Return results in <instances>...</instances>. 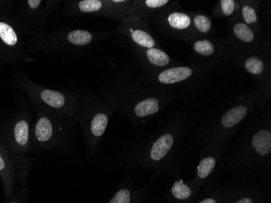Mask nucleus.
Segmentation results:
<instances>
[{
  "label": "nucleus",
  "instance_id": "1",
  "mask_svg": "<svg viewBox=\"0 0 271 203\" xmlns=\"http://www.w3.org/2000/svg\"><path fill=\"white\" fill-rule=\"evenodd\" d=\"M64 115L46 110L41 113L33 130V137L38 146L45 149L58 147L65 140V126Z\"/></svg>",
  "mask_w": 271,
  "mask_h": 203
},
{
  "label": "nucleus",
  "instance_id": "2",
  "mask_svg": "<svg viewBox=\"0 0 271 203\" xmlns=\"http://www.w3.org/2000/svg\"><path fill=\"white\" fill-rule=\"evenodd\" d=\"M41 101L46 107L51 109L58 115L72 117L75 114L74 107L72 106V101L68 100L63 93L54 90L44 89L39 94Z\"/></svg>",
  "mask_w": 271,
  "mask_h": 203
},
{
  "label": "nucleus",
  "instance_id": "3",
  "mask_svg": "<svg viewBox=\"0 0 271 203\" xmlns=\"http://www.w3.org/2000/svg\"><path fill=\"white\" fill-rule=\"evenodd\" d=\"M12 142L19 151H26L31 141V125L28 120L20 119L12 129Z\"/></svg>",
  "mask_w": 271,
  "mask_h": 203
},
{
  "label": "nucleus",
  "instance_id": "4",
  "mask_svg": "<svg viewBox=\"0 0 271 203\" xmlns=\"http://www.w3.org/2000/svg\"><path fill=\"white\" fill-rule=\"evenodd\" d=\"M192 74L193 70L188 67H178L163 71L159 75L158 80L163 84H174L185 81Z\"/></svg>",
  "mask_w": 271,
  "mask_h": 203
},
{
  "label": "nucleus",
  "instance_id": "5",
  "mask_svg": "<svg viewBox=\"0 0 271 203\" xmlns=\"http://www.w3.org/2000/svg\"><path fill=\"white\" fill-rule=\"evenodd\" d=\"M5 152L0 151V176L2 177L4 183V193L6 199H9L13 195L14 189V178L13 171L11 170L10 165L8 164V159L4 157Z\"/></svg>",
  "mask_w": 271,
  "mask_h": 203
},
{
  "label": "nucleus",
  "instance_id": "6",
  "mask_svg": "<svg viewBox=\"0 0 271 203\" xmlns=\"http://www.w3.org/2000/svg\"><path fill=\"white\" fill-rule=\"evenodd\" d=\"M174 143L171 134H164L157 140L151 148L150 158L154 161H159L167 155Z\"/></svg>",
  "mask_w": 271,
  "mask_h": 203
},
{
  "label": "nucleus",
  "instance_id": "7",
  "mask_svg": "<svg viewBox=\"0 0 271 203\" xmlns=\"http://www.w3.org/2000/svg\"><path fill=\"white\" fill-rule=\"evenodd\" d=\"M253 148L261 156H265L271 150V133L267 130H261L253 136Z\"/></svg>",
  "mask_w": 271,
  "mask_h": 203
},
{
  "label": "nucleus",
  "instance_id": "8",
  "mask_svg": "<svg viewBox=\"0 0 271 203\" xmlns=\"http://www.w3.org/2000/svg\"><path fill=\"white\" fill-rule=\"evenodd\" d=\"M159 111V100L155 98H149L139 102L134 107L135 115L139 118L154 115Z\"/></svg>",
  "mask_w": 271,
  "mask_h": 203
},
{
  "label": "nucleus",
  "instance_id": "9",
  "mask_svg": "<svg viewBox=\"0 0 271 203\" xmlns=\"http://www.w3.org/2000/svg\"><path fill=\"white\" fill-rule=\"evenodd\" d=\"M247 107L237 106L225 113L222 118V125L226 128H231L239 124L247 115Z\"/></svg>",
  "mask_w": 271,
  "mask_h": 203
},
{
  "label": "nucleus",
  "instance_id": "10",
  "mask_svg": "<svg viewBox=\"0 0 271 203\" xmlns=\"http://www.w3.org/2000/svg\"><path fill=\"white\" fill-rule=\"evenodd\" d=\"M108 121V117L105 113H97L91 120V126H89L93 137H97V138L102 137L107 129Z\"/></svg>",
  "mask_w": 271,
  "mask_h": 203
},
{
  "label": "nucleus",
  "instance_id": "11",
  "mask_svg": "<svg viewBox=\"0 0 271 203\" xmlns=\"http://www.w3.org/2000/svg\"><path fill=\"white\" fill-rule=\"evenodd\" d=\"M93 37L91 33L84 30H75L67 35V40L74 46H86L92 42Z\"/></svg>",
  "mask_w": 271,
  "mask_h": 203
},
{
  "label": "nucleus",
  "instance_id": "12",
  "mask_svg": "<svg viewBox=\"0 0 271 203\" xmlns=\"http://www.w3.org/2000/svg\"><path fill=\"white\" fill-rule=\"evenodd\" d=\"M168 23L175 30H185L189 28L191 24V19L189 15L182 12H175L169 15Z\"/></svg>",
  "mask_w": 271,
  "mask_h": 203
},
{
  "label": "nucleus",
  "instance_id": "13",
  "mask_svg": "<svg viewBox=\"0 0 271 203\" xmlns=\"http://www.w3.org/2000/svg\"><path fill=\"white\" fill-rule=\"evenodd\" d=\"M131 38L135 43L145 48H154L155 40L149 34L141 30H134L131 31Z\"/></svg>",
  "mask_w": 271,
  "mask_h": 203
},
{
  "label": "nucleus",
  "instance_id": "14",
  "mask_svg": "<svg viewBox=\"0 0 271 203\" xmlns=\"http://www.w3.org/2000/svg\"><path fill=\"white\" fill-rule=\"evenodd\" d=\"M146 57L148 61L155 66H166L170 62L168 54H166L164 51L159 50V49H148L146 51Z\"/></svg>",
  "mask_w": 271,
  "mask_h": 203
},
{
  "label": "nucleus",
  "instance_id": "15",
  "mask_svg": "<svg viewBox=\"0 0 271 203\" xmlns=\"http://www.w3.org/2000/svg\"><path fill=\"white\" fill-rule=\"evenodd\" d=\"M0 39L8 46H13L18 42L14 28L5 22H0Z\"/></svg>",
  "mask_w": 271,
  "mask_h": 203
},
{
  "label": "nucleus",
  "instance_id": "16",
  "mask_svg": "<svg viewBox=\"0 0 271 203\" xmlns=\"http://www.w3.org/2000/svg\"><path fill=\"white\" fill-rule=\"evenodd\" d=\"M235 36L245 42H251L254 40V35L251 28L244 23H237L233 28Z\"/></svg>",
  "mask_w": 271,
  "mask_h": 203
},
{
  "label": "nucleus",
  "instance_id": "17",
  "mask_svg": "<svg viewBox=\"0 0 271 203\" xmlns=\"http://www.w3.org/2000/svg\"><path fill=\"white\" fill-rule=\"evenodd\" d=\"M215 164H216V161H215V158L207 157L202 159L197 167L198 177L201 179L206 178L213 171Z\"/></svg>",
  "mask_w": 271,
  "mask_h": 203
},
{
  "label": "nucleus",
  "instance_id": "18",
  "mask_svg": "<svg viewBox=\"0 0 271 203\" xmlns=\"http://www.w3.org/2000/svg\"><path fill=\"white\" fill-rule=\"evenodd\" d=\"M171 191L174 197L179 200L187 199L192 194L191 189L184 183L183 181L175 182L173 185Z\"/></svg>",
  "mask_w": 271,
  "mask_h": 203
},
{
  "label": "nucleus",
  "instance_id": "19",
  "mask_svg": "<svg viewBox=\"0 0 271 203\" xmlns=\"http://www.w3.org/2000/svg\"><path fill=\"white\" fill-rule=\"evenodd\" d=\"M245 69L253 75H260L263 73L264 64L262 61L257 57H250L245 61Z\"/></svg>",
  "mask_w": 271,
  "mask_h": 203
},
{
  "label": "nucleus",
  "instance_id": "20",
  "mask_svg": "<svg viewBox=\"0 0 271 203\" xmlns=\"http://www.w3.org/2000/svg\"><path fill=\"white\" fill-rule=\"evenodd\" d=\"M103 6V2L99 0H83L78 3L79 10L84 13L99 12Z\"/></svg>",
  "mask_w": 271,
  "mask_h": 203
},
{
  "label": "nucleus",
  "instance_id": "21",
  "mask_svg": "<svg viewBox=\"0 0 271 203\" xmlns=\"http://www.w3.org/2000/svg\"><path fill=\"white\" fill-rule=\"evenodd\" d=\"M193 50L197 54L209 56L215 52V46L209 40H200L195 42Z\"/></svg>",
  "mask_w": 271,
  "mask_h": 203
},
{
  "label": "nucleus",
  "instance_id": "22",
  "mask_svg": "<svg viewBox=\"0 0 271 203\" xmlns=\"http://www.w3.org/2000/svg\"><path fill=\"white\" fill-rule=\"evenodd\" d=\"M194 24L200 32L207 33L210 31V20L204 15H197L195 16Z\"/></svg>",
  "mask_w": 271,
  "mask_h": 203
},
{
  "label": "nucleus",
  "instance_id": "23",
  "mask_svg": "<svg viewBox=\"0 0 271 203\" xmlns=\"http://www.w3.org/2000/svg\"><path fill=\"white\" fill-rule=\"evenodd\" d=\"M242 16H243L244 20H245L246 24H253L257 20V13L254 8L249 6V5H245L242 8Z\"/></svg>",
  "mask_w": 271,
  "mask_h": 203
},
{
  "label": "nucleus",
  "instance_id": "24",
  "mask_svg": "<svg viewBox=\"0 0 271 203\" xmlns=\"http://www.w3.org/2000/svg\"><path fill=\"white\" fill-rule=\"evenodd\" d=\"M109 203H131V193L129 189L118 190Z\"/></svg>",
  "mask_w": 271,
  "mask_h": 203
},
{
  "label": "nucleus",
  "instance_id": "25",
  "mask_svg": "<svg viewBox=\"0 0 271 203\" xmlns=\"http://www.w3.org/2000/svg\"><path fill=\"white\" fill-rule=\"evenodd\" d=\"M222 10L226 16H231L235 9V2L232 0H222Z\"/></svg>",
  "mask_w": 271,
  "mask_h": 203
},
{
  "label": "nucleus",
  "instance_id": "26",
  "mask_svg": "<svg viewBox=\"0 0 271 203\" xmlns=\"http://www.w3.org/2000/svg\"><path fill=\"white\" fill-rule=\"evenodd\" d=\"M168 3V0H146L145 1V5L150 8H162Z\"/></svg>",
  "mask_w": 271,
  "mask_h": 203
},
{
  "label": "nucleus",
  "instance_id": "27",
  "mask_svg": "<svg viewBox=\"0 0 271 203\" xmlns=\"http://www.w3.org/2000/svg\"><path fill=\"white\" fill-rule=\"evenodd\" d=\"M8 203H26L24 201V197H17L12 195L8 199Z\"/></svg>",
  "mask_w": 271,
  "mask_h": 203
},
{
  "label": "nucleus",
  "instance_id": "28",
  "mask_svg": "<svg viewBox=\"0 0 271 203\" xmlns=\"http://www.w3.org/2000/svg\"><path fill=\"white\" fill-rule=\"evenodd\" d=\"M28 6L31 7L32 9H36L40 6L42 4V1L40 0H28Z\"/></svg>",
  "mask_w": 271,
  "mask_h": 203
},
{
  "label": "nucleus",
  "instance_id": "29",
  "mask_svg": "<svg viewBox=\"0 0 271 203\" xmlns=\"http://www.w3.org/2000/svg\"><path fill=\"white\" fill-rule=\"evenodd\" d=\"M236 203H253L252 199L249 198V197H245V198H242V199L239 200L237 201Z\"/></svg>",
  "mask_w": 271,
  "mask_h": 203
},
{
  "label": "nucleus",
  "instance_id": "30",
  "mask_svg": "<svg viewBox=\"0 0 271 203\" xmlns=\"http://www.w3.org/2000/svg\"><path fill=\"white\" fill-rule=\"evenodd\" d=\"M200 203H217L213 198H207V199L203 200Z\"/></svg>",
  "mask_w": 271,
  "mask_h": 203
}]
</instances>
